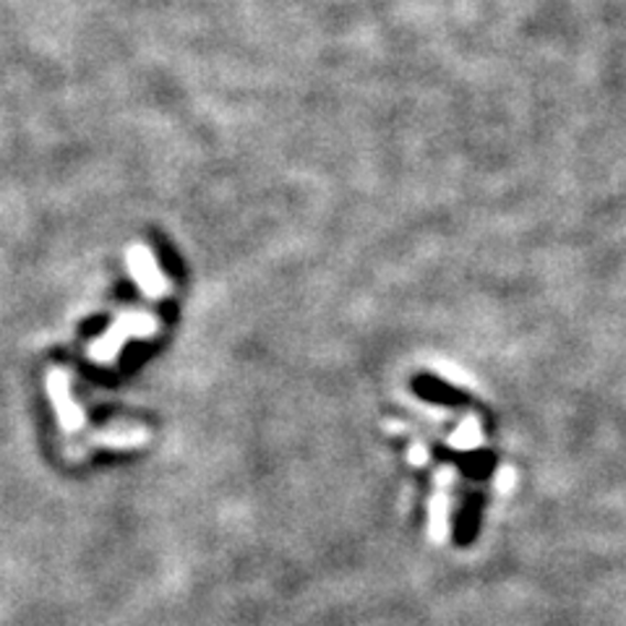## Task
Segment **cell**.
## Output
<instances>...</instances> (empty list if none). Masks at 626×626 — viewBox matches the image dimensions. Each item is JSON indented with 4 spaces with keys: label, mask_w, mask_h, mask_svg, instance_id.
<instances>
[{
    "label": "cell",
    "mask_w": 626,
    "mask_h": 626,
    "mask_svg": "<svg viewBox=\"0 0 626 626\" xmlns=\"http://www.w3.org/2000/svg\"><path fill=\"white\" fill-rule=\"evenodd\" d=\"M412 389H415L418 397H423L425 402L433 404H444V408H457L462 402V395L454 387H450L446 381L436 379L431 374H421L412 379Z\"/></svg>",
    "instance_id": "obj_1"
}]
</instances>
